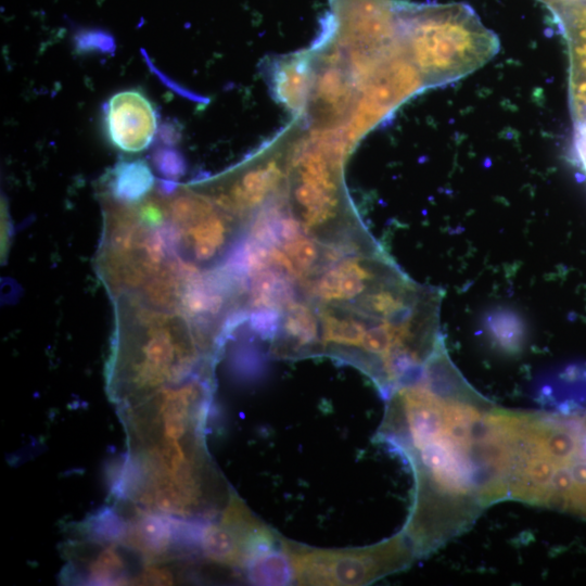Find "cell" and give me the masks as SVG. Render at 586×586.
I'll use <instances>...</instances> for the list:
<instances>
[{"mask_svg":"<svg viewBox=\"0 0 586 586\" xmlns=\"http://www.w3.org/2000/svg\"><path fill=\"white\" fill-rule=\"evenodd\" d=\"M292 582L298 585H366L412 563L417 553L399 533L367 547L323 549L281 537Z\"/></svg>","mask_w":586,"mask_h":586,"instance_id":"obj_7","label":"cell"},{"mask_svg":"<svg viewBox=\"0 0 586 586\" xmlns=\"http://www.w3.org/2000/svg\"><path fill=\"white\" fill-rule=\"evenodd\" d=\"M104 122L111 143L129 153L145 150L157 131L154 106L136 89L123 90L110 98Z\"/></svg>","mask_w":586,"mask_h":586,"instance_id":"obj_12","label":"cell"},{"mask_svg":"<svg viewBox=\"0 0 586 586\" xmlns=\"http://www.w3.org/2000/svg\"><path fill=\"white\" fill-rule=\"evenodd\" d=\"M495 409L504 498L586 519V409Z\"/></svg>","mask_w":586,"mask_h":586,"instance_id":"obj_2","label":"cell"},{"mask_svg":"<svg viewBox=\"0 0 586 586\" xmlns=\"http://www.w3.org/2000/svg\"><path fill=\"white\" fill-rule=\"evenodd\" d=\"M493 405L463 379L442 347L387 396L378 431L415 477L403 533L423 556L501 500Z\"/></svg>","mask_w":586,"mask_h":586,"instance_id":"obj_1","label":"cell"},{"mask_svg":"<svg viewBox=\"0 0 586 586\" xmlns=\"http://www.w3.org/2000/svg\"><path fill=\"white\" fill-rule=\"evenodd\" d=\"M292 135L286 128L235 168L195 187L246 226L252 215L284 187Z\"/></svg>","mask_w":586,"mask_h":586,"instance_id":"obj_9","label":"cell"},{"mask_svg":"<svg viewBox=\"0 0 586 586\" xmlns=\"http://www.w3.org/2000/svg\"><path fill=\"white\" fill-rule=\"evenodd\" d=\"M153 186L152 170L142 160L118 162L106 179L109 196L128 204L141 202L149 195Z\"/></svg>","mask_w":586,"mask_h":586,"instance_id":"obj_15","label":"cell"},{"mask_svg":"<svg viewBox=\"0 0 586 586\" xmlns=\"http://www.w3.org/2000/svg\"><path fill=\"white\" fill-rule=\"evenodd\" d=\"M179 131L176 126L171 124H163L160 129V139L164 142L165 145H173L178 142Z\"/></svg>","mask_w":586,"mask_h":586,"instance_id":"obj_17","label":"cell"},{"mask_svg":"<svg viewBox=\"0 0 586 586\" xmlns=\"http://www.w3.org/2000/svg\"><path fill=\"white\" fill-rule=\"evenodd\" d=\"M315 56V75L304 129L343 128L355 105L358 86L340 50L319 37L310 48Z\"/></svg>","mask_w":586,"mask_h":586,"instance_id":"obj_11","label":"cell"},{"mask_svg":"<svg viewBox=\"0 0 586 586\" xmlns=\"http://www.w3.org/2000/svg\"><path fill=\"white\" fill-rule=\"evenodd\" d=\"M113 301L115 329L105 377L109 396L117 408L213 372L216 356L181 313L151 307L131 295Z\"/></svg>","mask_w":586,"mask_h":586,"instance_id":"obj_3","label":"cell"},{"mask_svg":"<svg viewBox=\"0 0 586 586\" xmlns=\"http://www.w3.org/2000/svg\"><path fill=\"white\" fill-rule=\"evenodd\" d=\"M162 195L163 229L174 253L204 271L222 266L241 242L246 226L195 186Z\"/></svg>","mask_w":586,"mask_h":586,"instance_id":"obj_6","label":"cell"},{"mask_svg":"<svg viewBox=\"0 0 586 586\" xmlns=\"http://www.w3.org/2000/svg\"><path fill=\"white\" fill-rule=\"evenodd\" d=\"M571 56V102L575 122L586 119V3L552 7Z\"/></svg>","mask_w":586,"mask_h":586,"instance_id":"obj_14","label":"cell"},{"mask_svg":"<svg viewBox=\"0 0 586 586\" xmlns=\"http://www.w3.org/2000/svg\"><path fill=\"white\" fill-rule=\"evenodd\" d=\"M425 88L422 75L406 50L380 64L360 82L355 105L344 126L351 153L371 129Z\"/></svg>","mask_w":586,"mask_h":586,"instance_id":"obj_10","label":"cell"},{"mask_svg":"<svg viewBox=\"0 0 586 586\" xmlns=\"http://www.w3.org/2000/svg\"><path fill=\"white\" fill-rule=\"evenodd\" d=\"M397 13L402 42L426 87L464 75L496 48L494 35L466 4L397 2Z\"/></svg>","mask_w":586,"mask_h":586,"instance_id":"obj_4","label":"cell"},{"mask_svg":"<svg viewBox=\"0 0 586 586\" xmlns=\"http://www.w3.org/2000/svg\"><path fill=\"white\" fill-rule=\"evenodd\" d=\"M397 2L331 0L320 36L342 53L357 86L387 59L405 50Z\"/></svg>","mask_w":586,"mask_h":586,"instance_id":"obj_8","label":"cell"},{"mask_svg":"<svg viewBox=\"0 0 586 586\" xmlns=\"http://www.w3.org/2000/svg\"><path fill=\"white\" fill-rule=\"evenodd\" d=\"M582 166H583V168H584V170L586 173V161L582 164Z\"/></svg>","mask_w":586,"mask_h":586,"instance_id":"obj_18","label":"cell"},{"mask_svg":"<svg viewBox=\"0 0 586 586\" xmlns=\"http://www.w3.org/2000/svg\"><path fill=\"white\" fill-rule=\"evenodd\" d=\"M151 158L156 170L170 181L177 180L187 170L182 154L169 145L157 148Z\"/></svg>","mask_w":586,"mask_h":586,"instance_id":"obj_16","label":"cell"},{"mask_svg":"<svg viewBox=\"0 0 586 586\" xmlns=\"http://www.w3.org/2000/svg\"><path fill=\"white\" fill-rule=\"evenodd\" d=\"M103 232L95 269L114 300L137 295L176 256L163 226L153 227L140 216L136 204L106 196Z\"/></svg>","mask_w":586,"mask_h":586,"instance_id":"obj_5","label":"cell"},{"mask_svg":"<svg viewBox=\"0 0 586 586\" xmlns=\"http://www.w3.org/2000/svg\"><path fill=\"white\" fill-rule=\"evenodd\" d=\"M263 74L273 100L302 123L315 75L311 49L267 58Z\"/></svg>","mask_w":586,"mask_h":586,"instance_id":"obj_13","label":"cell"}]
</instances>
